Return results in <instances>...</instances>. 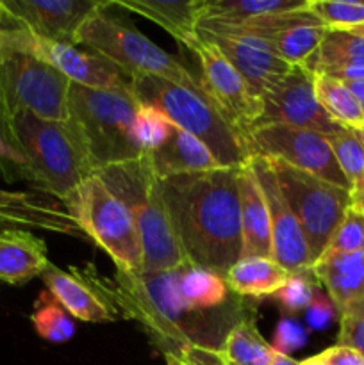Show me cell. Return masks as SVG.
<instances>
[{
    "instance_id": "28",
    "label": "cell",
    "mask_w": 364,
    "mask_h": 365,
    "mask_svg": "<svg viewBox=\"0 0 364 365\" xmlns=\"http://www.w3.org/2000/svg\"><path fill=\"white\" fill-rule=\"evenodd\" d=\"M309 7V0H202L200 21L238 24ZM198 21V24H200Z\"/></svg>"
},
{
    "instance_id": "15",
    "label": "cell",
    "mask_w": 364,
    "mask_h": 365,
    "mask_svg": "<svg viewBox=\"0 0 364 365\" xmlns=\"http://www.w3.org/2000/svg\"><path fill=\"white\" fill-rule=\"evenodd\" d=\"M261 102L263 114L257 127L284 125L318 132L327 138H332L346 128L332 120L330 114L320 106L314 93V73L303 66H293L284 81L268 91Z\"/></svg>"
},
{
    "instance_id": "13",
    "label": "cell",
    "mask_w": 364,
    "mask_h": 365,
    "mask_svg": "<svg viewBox=\"0 0 364 365\" xmlns=\"http://www.w3.org/2000/svg\"><path fill=\"white\" fill-rule=\"evenodd\" d=\"M193 53L202 66V86L207 96L248 148L250 135L263 114V102L213 43L202 39Z\"/></svg>"
},
{
    "instance_id": "45",
    "label": "cell",
    "mask_w": 364,
    "mask_h": 365,
    "mask_svg": "<svg viewBox=\"0 0 364 365\" xmlns=\"http://www.w3.org/2000/svg\"><path fill=\"white\" fill-rule=\"evenodd\" d=\"M271 365H300V362H296V360H293L291 356L282 355V353H277V355H275L273 364H271Z\"/></svg>"
},
{
    "instance_id": "18",
    "label": "cell",
    "mask_w": 364,
    "mask_h": 365,
    "mask_svg": "<svg viewBox=\"0 0 364 365\" xmlns=\"http://www.w3.org/2000/svg\"><path fill=\"white\" fill-rule=\"evenodd\" d=\"M198 34L203 41H209L218 46L225 59L239 71L253 95L259 98L277 88L293 68V64L285 63L282 57H278L270 48V45L252 38V36L232 34V32H209L202 31V29H198Z\"/></svg>"
},
{
    "instance_id": "7",
    "label": "cell",
    "mask_w": 364,
    "mask_h": 365,
    "mask_svg": "<svg viewBox=\"0 0 364 365\" xmlns=\"http://www.w3.org/2000/svg\"><path fill=\"white\" fill-rule=\"evenodd\" d=\"M131 93L139 106L161 110L175 127L202 141L221 168H239L252 159L241 138L198 93L153 75L132 77Z\"/></svg>"
},
{
    "instance_id": "19",
    "label": "cell",
    "mask_w": 364,
    "mask_h": 365,
    "mask_svg": "<svg viewBox=\"0 0 364 365\" xmlns=\"http://www.w3.org/2000/svg\"><path fill=\"white\" fill-rule=\"evenodd\" d=\"M41 280L46 291L71 317L86 323H111L121 317L106 291L103 278L96 271L61 269L49 264Z\"/></svg>"
},
{
    "instance_id": "10",
    "label": "cell",
    "mask_w": 364,
    "mask_h": 365,
    "mask_svg": "<svg viewBox=\"0 0 364 365\" xmlns=\"http://www.w3.org/2000/svg\"><path fill=\"white\" fill-rule=\"evenodd\" d=\"M268 160L277 175L285 202L291 207L305 235L313 260L316 262L323 255L346 210L352 207V192L296 170L282 160Z\"/></svg>"
},
{
    "instance_id": "24",
    "label": "cell",
    "mask_w": 364,
    "mask_h": 365,
    "mask_svg": "<svg viewBox=\"0 0 364 365\" xmlns=\"http://www.w3.org/2000/svg\"><path fill=\"white\" fill-rule=\"evenodd\" d=\"M114 4L152 20L191 52L202 41L198 34L202 0H116Z\"/></svg>"
},
{
    "instance_id": "16",
    "label": "cell",
    "mask_w": 364,
    "mask_h": 365,
    "mask_svg": "<svg viewBox=\"0 0 364 365\" xmlns=\"http://www.w3.org/2000/svg\"><path fill=\"white\" fill-rule=\"evenodd\" d=\"M250 164L259 178L264 198H266L271 223L273 259L291 274L310 269L314 260L309 246H307L305 235H303L291 207L288 205L284 195H282L277 175H275L270 160L266 157H252Z\"/></svg>"
},
{
    "instance_id": "9",
    "label": "cell",
    "mask_w": 364,
    "mask_h": 365,
    "mask_svg": "<svg viewBox=\"0 0 364 365\" xmlns=\"http://www.w3.org/2000/svg\"><path fill=\"white\" fill-rule=\"evenodd\" d=\"M71 81L32 53L0 41V93L9 118L31 113L50 121H66Z\"/></svg>"
},
{
    "instance_id": "36",
    "label": "cell",
    "mask_w": 364,
    "mask_h": 365,
    "mask_svg": "<svg viewBox=\"0 0 364 365\" xmlns=\"http://www.w3.org/2000/svg\"><path fill=\"white\" fill-rule=\"evenodd\" d=\"M316 284L320 282L314 277L313 269L295 273L289 277L284 287L275 292V299L284 307L288 312H300V310L309 309L316 296Z\"/></svg>"
},
{
    "instance_id": "5",
    "label": "cell",
    "mask_w": 364,
    "mask_h": 365,
    "mask_svg": "<svg viewBox=\"0 0 364 365\" xmlns=\"http://www.w3.org/2000/svg\"><path fill=\"white\" fill-rule=\"evenodd\" d=\"M132 214L143 248L141 273H163L184 262L163 192L148 157L103 168L96 173Z\"/></svg>"
},
{
    "instance_id": "22",
    "label": "cell",
    "mask_w": 364,
    "mask_h": 365,
    "mask_svg": "<svg viewBox=\"0 0 364 365\" xmlns=\"http://www.w3.org/2000/svg\"><path fill=\"white\" fill-rule=\"evenodd\" d=\"M310 269L316 280L327 289L339 316L364 309V250L321 255Z\"/></svg>"
},
{
    "instance_id": "37",
    "label": "cell",
    "mask_w": 364,
    "mask_h": 365,
    "mask_svg": "<svg viewBox=\"0 0 364 365\" xmlns=\"http://www.w3.org/2000/svg\"><path fill=\"white\" fill-rule=\"evenodd\" d=\"M338 346L355 349L364 356V309L352 310L341 316V328L338 335Z\"/></svg>"
},
{
    "instance_id": "39",
    "label": "cell",
    "mask_w": 364,
    "mask_h": 365,
    "mask_svg": "<svg viewBox=\"0 0 364 365\" xmlns=\"http://www.w3.org/2000/svg\"><path fill=\"white\" fill-rule=\"evenodd\" d=\"M318 365H364V356L346 346H334L314 356Z\"/></svg>"
},
{
    "instance_id": "35",
    "label": "cell",
    "mask_w": 364,
    "mask_h": 365,
    "mask_svg": "<svg viewBox=\"0 0 364 365\" xmlns=\"http://www.w3.org/2000/svg\"><path fill=\"white\" fill-rule=\"evenodd\" d=\"M360 250H364V210L352 205L346 210L323 255L355 253Z\"/></svg>"
},
{
    "instance_id": "17",
    "label": "cell",
    "mask_w": 364,
    "mask_h": 365,
    "mask_svg": "<svg viewBox=\"0 0 364 365\" xmlns=\"http://www.w3.org/2000/svg\"><path fill=\"white\" fill-rule=\"evenodd\" d=\"M7 20L38 38L75 45V34L102 0H0Z\"/></svg>"
},
{
    "instance_id": "34",
    "label": "cell",
    "mask_w": 364,
    "mask_h": 365,
    "mask_svg": "<svg viewBox=\"0 0 364 365\" xmlns=\"http://www.w3.org/2000/svg\"><path fill=\"white\" fill-rule=\"evenodd\" d=\"M309 11L330 31H352L364 25V2L309 0Z\"/></svg>"
},
{
    "instance_id": "14",
    "label": "cell",
    "mask_w": 364,
    "mask_h": 365,
    "mask_svg": "<svg viewBox=\"0 0 364 365\" xmlns=\"http://www.w3.org/2000/svg\"><path fill=\"white\" fill-rule=\"evenodd\" d=\"M198 29L209 32L252 36L270 45V48L278 57L293 66H302L328 32V29L310 13L309 7L302 11L238 21V24L200 21Z\"/></svg>"
},
{
    "instance_id": "29",
    "label": "cell",
    "mask_w": 364,
    "mask_h": 365,
    "mask_svg": "<svg viewBox=\"0 0 364 365\" xmlns=\"http://www.w3.org/2000/svg\"><path fill=\"white\" fill-rule=\"evenodd\" d=\"M277 351L264 341L253 317L236 324L225 342V365H271Z\"/></svg>"
},
{
    "instance_id": "11",
    "label": "cell",
    "mask_w": 364,
    "mask_h": 365,
    "mask_svg": "<svg viewBox=\"0 0 364 365\" xmlns=\"http://www.w3.org/2000/svg\"><path fill=\"white\" fill-rule=\"evenodd\" d=\"M0 41L45 61L74 84L106 91L131 93V78L116 64L91 50H81L77 45L38 38L18 25H2Z\"/></svg>"
},
{
    "instance_id": "44",
    "label": "cell",
    "mask_w": 364,
    "mask_h": 365,
    "mask_svg": "<svg viewBox=\"0 0 364 365\" xmlns=\"http://www.w3.org/2000/svg\"><path fill=\"white\" fill-rule=\"evenodd\" d=\"M352 205L357 207V209L364 210V182L359 184L357 187H353L352 191Z\"/></svg>"
},
{
    "instance_id": "25",
    "label": "cell",
    "mask_w": 364,
    "mask_h": 365,
    "mask_svg": "<svg viewBox=\"0 0 364 365\" xmlns=\"http://www.w3.org/2000/svg\"><path fill=\"white\" fill-rule=\"evenodd\" d=\"M145 155L148 157L153 171L161 180L175 175L200 173V171L221 168L202 141L177 127L161 148Z\"/></svg>"
},
{
    "instance_id": "3",
    "label": "cell",
    "mask_w": 364,
    "mask_h": 365,
    "mask_svg": "<svg viewBox=\"0 0 364 365\" xmlns=\"http://www.w3.org/2000/svg\"><path fill=\"white\" fill-rule=\"evenodd\" d=\"M138 109L132 93L93 89L71 82L66 125L93 175L143 155L134 141Z\"/></svg>"
},
{
    "instance_id": "48",
    "label": "cell",
    "mask_w": 364,
    "mask_h": 365,
    "mask_svg": "<svg viewBox=\"0 0 364 365\" xmlns=\"http://www.w3.org/2000/svg\"><path fill=\"white\" fill-rule=\"evenodd\" d=\"M300 365H318L316 360H314V356H310V359L303 360V362H300Z\"/></svg>"
},
{
    "instance_id": "8",
    "label": "cell",
    "mask_w": 364,
    "mask_h": 365,
    "mask_svg": "<svg viewBox=\"0 0 364 365\" xmlns=\"http://www.w3.org/2000/svg\"><path fill=\"white\" fill-rule=\"evenodd\" d=\"M64 207L86 237L103 250L118 271L141 273L143 248L131 210L96 175L86 178Z\"/></svg>"
},
{
    "instance_id": "46",
    "label": "cell",
    "mask_w": 364,
    "mask_h": 365,
    "mask_svg": "<svg viewBox=\"0 0 364 365\" xmlns=\"http://www.w3.org/2000/svg\"><path fill=\"white\" fill-rule=\"evenodd\" d=\"M6 20H7V14H6V11H4L2 2H0V27H2L4 21H6Z\"/></svg>"
},
{
    "instance_id": "31",
    "label": "cell",
    "mask_w": 364,
    "mask_h": 365,
    "mask_svg": "<svg viewBox=\"0 0 364 365\" xmlns=\"http://www.w3.org/2000/svg\"><path fill=\"white\" fill-rule=\"evenodd\" d=\"M31 321L39 337L56 344L70 341L75 334L74 319L49 291L39 294Z\"/></svg>"
},
{
    "instance_id": "26",
    "label": "cell",
    "mask_w": 364,
    "mask_h": 365,
    "mask_svg": "<svg viewBox=\"0 0 364 365\" xmlns=\"http://www.w3.org/2000/svg\"><path fill=\"white\" fill-rule=\"evenodd\" d=\"M291 273L271 257L239 259L225 274V284L234 294L243 298L273 296L289 280Z\"/></svg>"
},
{
    "instance_id": "4",
    "label": "cell",
    "mask_w": 364,
    "mask_h": 365,
    "mask_svg": "<svg viewBox=\"0 0 364 365\" xmlns=\"http://www.w3.org/2000/svg\"><path fill=\"white\" fill-rule=\"evenodd\" d=\"M75 45H84L91 52L106 57L128 78L153 75L191 89L209 100L202 81H198L182 61L164 52L159 45L139 32L127 14L118 13L114 2H102L86 18L75 34Z\"/></svg>"
},
{
    "instance_id": "2",
    "label": "cell",
    "mask_w": 364,
    "mask_h": 365,
    "mask_svg": "<svg viewBox=\"0 0 364 365\" xmlns=\"http://www.w3.org/2000/svg\"><path fill=\"white\" fill-rule=\"evenodd\" d=\"M239 168H216L161 180L184 260L220 277L241 259Z\"/></svg>"
},
{
    "instance_id": "23",
    "label": "cell",
    "mask_w": 364,
    "mask_h": 365,
    "mask_svg": "<svg viewBox=\"0 0 364 365\" xmlns=\"http://www.w3.org/2000/svg\"><path fill=\"white\" fill-rule=\"evenodd\" d=\"M45 241L25 228H7L0 234V280L24 285L41 277L49 267Z\"/></svg>"
},
{
    "instance_id": "30",
    "label": "cell",
    "mask_w": 364,
    "mask_h": 365,
    "mask_svg": "<svg viewBox=\"0 0 364 365\" xmlns=\"http://www.w3.org/2000/svg\"><path fill=\"white\" fill-rule=\"evenodd\" d=\"M314 93L320 106L330 114L332 120L346 128L363 130V107L345 82L335 81L327 75H314Z\"/></svg>"
},
{
    "instance_id": "21",
    "label": "cell",
    "mask_w": 364,
    "mask_h": 365,
    "mask_svg": "<svg viewBox=\"0 0 364 365\" xmlns=\"http://www.w3.org/2000/svg\"><path fill=\"white\" fill-rule=\"evenodd\" d=\"M238 191L239 209H241V259L246 257L273 259L266 198L250 160L239 168Z\"/></svg>"
},
{
    "instance_id": "42",
    "label": "cell",
    "mask_w": 364,
    "mask_h": 365,
    "mask_svg": "<svg viewBox=\"0 0 364 365\" xmlns=\"http://www.w3.org/2000/svg\"><path fill=\"white\" fill-rule=\"evenodd\" d=\"M0 134L7 139V143H9V145L14 146L13 132H11V118H9V114H7L6 103H4V98H2V93H0Z\"/></svg>"
},
{
    "instance_id": "50",
    "label": "cell",
    "mask_w": 364,
    "mask_h": 365,
    "mask_svg": "<svg viewBox=\"0 0 364 365\" xmlns=\"http://www.w3.org/2000/svg\"><path fill=\"white\" fill-rule=\"evenodd\" d=\"M166 365H181V364L175 362V360H171V359H166Z\"/></svg>"
},
{
    "instance_id": "40",
    "label": "cell",
    "mask_w": 364,
    "mask_h": 365,
    "mask_svg": "<svg viewBox=\"0 0 364 365\" xmlns=\"http://www.w3.org/2000/svg\"><path fill=\"white\" fill-rule=\"evenodd\" d=\"M332 305H334V303L328 302V299H325L323 296H320L316 292L313 303H310L309 309H307V321H309L310 327L316 328V330H321L323 327H327L332 321V317H334L335 307Z\"/></svg>"
},
{
    "instance_id": "49",
    "label": "cell",
    "mask_w": 364,
    "mask_h": 365,
    "mask_svg": "<svg viewBox=\"0 0 364 365\" xmlns=\"http://www.w3.org/2000/svg\"><path fill=\"white\" fill-rule=\"evenodd\" d=\"M352 31L360 32V34H364V25H360V27H357V29H352Z\"/></svg>"
},
{
    "instance_id": "47",
    "label": "cell",
    "mask_w": 364,
    "mask_h": 365,
    "mask_svg": "<svg viewBox=\"0 0 364 365\" xmlns=\"http://www.w3.org/2000/svg\"><path fill=\"white\" fill-rule=\"evenodd\" d=\"M7 228H16V227H13V225H9V223H6V221L0 220V234H2L4 230H7Z\"/></svg>"
},
{
    "instance_id": "20",
    "label": "cell",
    "mask_w": 364,
    "mask_h": 365,
    "mask_svg": "<svg viewBox=\"0 0 364 365\" xmlns=\"http://www.w3.org/2000/svg\"><path fill=\"white\" fill-rule=\"evenodd\" d=\"M0 220L25 230L32 228L88 239L66 209L32 192L0 189Z\"/></svg>"
},
{
    "instance_id": "1",
    "label": "cell",
    "mask_w": 364,
    "mask_h": 365,
    "mask_svg": "<svg viewBox=\"0 0 364 365\" xmlns=\"http://www.w3.org/2000/svg\"><path fill=\"white\" fill-rule=\"evenodd\" d=\"M120 310L148 335L150 342L181 365H225V342L232 328L253 317L243 296L220 309H202L181 294L173 269L163 273L116 271L103 278Z\"/></svg>"
},
{
    "instance_id": "27",
    "label": "cell",
    "mask_w": 364,
    "mask_h": 365,
    "mask_svg": "<svg viewBox=\"0 0 364 365\" xmlns=\"http://www.w3.org/2000/svg\"><path fill=\"white\" fill-rule=\"evenodd\" d=\"M314 75L338 68H364V34L355 31H330L302 64Z\"/></svg>"
},
{
    "instance_id": "43",
    "label": "cell",
    "mask_w": 364,
    "mask_h": 365,
    "mask_svg": "<svg viewBox=\"0 0 364 365\" xmlns=\"http://www.w3.org/2000/svg\"><path fill=\"white\" fill-rule=\"evenodd\" d=\"M346 86H348L350 91L353 93V96L357 98V102L360 103V107H363V113H364V81L360 82H345Z\"/></svg>"
},
{
    "instance_id": "38",
    "label": "cell",
    "mask_w": 364,
    "mask_h": 365,
    "mask_svg": "<svg viewBox=\"0 0 364 365\" xmlns=\"http://www.w3.org/2000/svg\"><path fill=\"white\" fill-rule=\"evenodd\" d=\"M305 331L303 328H300V324H296L295 321L284 319L278 323L277 331H275L273 337V349L282 355H288V353L300 349L305 344Z\"/></svg>"
},
{
    "instance_id": "41",
    "label": "cell",
    "mask_w": 364,
    "mask_h": 365,
    "mask_svg": "<svg viewBox=\"0 0 364 365\" xmlns=\"http://www.w3.org/2000/svg\"><path fill=\"white\" fill-rule=\"evenodd\" d=\"M0 163H9L21 171H24L25 166H27V163H25V157L21 155V153L18 152L13 145H9V143H7V139L4 138L2 134H0Z\"/></svg>"
},
{
    "instance_id": "51",
    "label": "cell",
    "mask_w": 364,
    "mask_h": 365,
    "mask_svg": "<svg viewBox=\"0 0 364 365\" xmlns=\"http://www.w3.org/2000/svg\"><path fill=\"white\" fill-rule=\"evenodd\" d=\"M360 132V138H363V143H364V128H363V130H359Z\"/></svg>"
},
{
    "instance_id": "12",
    "label": "cell",
    "mask_w": 364,
    "mask_h": 365,
    "mask_svg": "<svg viewBox=\"0 0 364 365\" xmlns=\"http://www.w3.org/2000/svg\"><path fill=\"white\" fill-rule=\"evenodd\" d=\"M250 157L277 159L300 171L352 192L348 178L339 168L327 135L284 125H263L252 132Z\"/></svg>"
},
{
    "instance_id": "32",
    "label": "cell",
    "mask_w": 364,
    "mask_h": 365,
    "mask_svg": "<svg viewBox=\"0 0 364 365\" xmlns=\"http://www.w3.org/2000/svg\"><path fill=\"white\" fill-rule=\"evenodd\" d=\"M328 143L353 191V187L364 182V143L360 132L345 128L339 134L328 138Z\"/></svg>"
},
{
    "instance_id": "33",
    "label": "cell",
    "mask_w": 364,
    "mask_h": 365,
    "mask_svg": "<svg viewBox=\"0 0 364 365\" xmlns=\"http://www.w3.org/2000/svg\"><path fill=\"white\" fill-rule=\"evenodd\" d=\"M173 130L175 125L161 110L139 106L134 120V141L143 155L161 148Z\"/></svg>"
},
{
    "instance_id": "6",
    "label": "cell",
    "mask_w": 364,
    "mask_h": 365,
    "mask_svg": "<svg viewBox=\"0 0 364 365\" xmlns=\"http://www.w3.org/2000/svg\"><path fill=\"white\" fill-rule=\"evenodd\" d=\"M14 148L25 157L21 173L41 191L66 202L86 178L93 177L66 121H50L31 113L11 118Z\"/></svg>"
}]
</instances>
